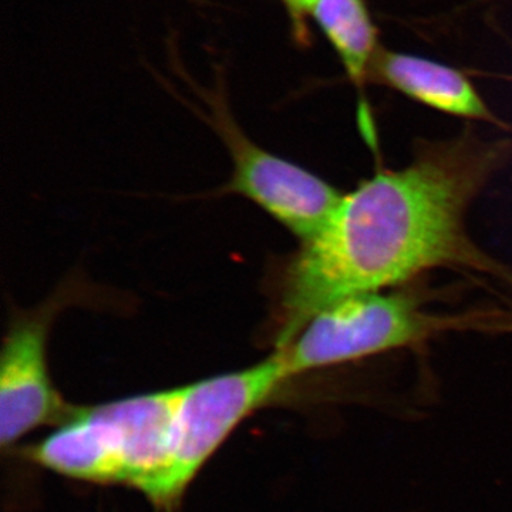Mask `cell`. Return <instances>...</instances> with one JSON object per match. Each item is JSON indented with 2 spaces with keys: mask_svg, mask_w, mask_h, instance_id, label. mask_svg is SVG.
Returning a JSON list of instances; mask_svg holds the SVG:
<instances>
[{
  "mask_svg": "<svg viewBox=\"0 0 512 512\" xmlns=\"http://www.w3.org/2000/svg\"><path fill=\"white\" fill-rule=\"evenodd\" d=\"M478 332L512 333V306L505 309H483Z\"/></svg>",
  "mask_w": 512,
  "mask_h": 512,
  "instance_id": "obj_8",
  "label": "cell"
},
{
  "mask_svg": "<svg viewBox=\"0 0 512 512\" xmlns=\"http://www.w3.org/2000/svg\"><path fill=\"white\" fill-rule=\"evenodd\" d=\"M311 15L338 53L350 82L362 93L382 49L366 0H318Z\"/></svg>",
  "mask_w": 512,
  "mask_h": 512,
  "instance_id": "obj_7",
  "label": "cell"
},
{
  "mask_svg": "<svg viewBox=\"0 0 512 512\" xmlns=\"http://www.w3.org/2000/svg\"><path fill=\"white\" fill-rule=\"evenodd\" d=\"M84 286L69 281L32 309H16L0 357V444L12 447L30 431L62 424L76 407L64 402L49 373L47 343L59 313L82 298Z\"/></svg>",
  "mask_w": 512,
  "mask_h": 512,
  "instance_id": "obj_5",
  "label": "cell"
},
{
  "mask_svg": "<svg viewBox=\"0 0 512 512\" xmlns=\"http://www.w3.org/2000/svg\"><path fill=\"white\" fill-rule=\"evenodd\" d=\"M470 328L471 312L433 313L410 292L360 293L323 309L288 345L275 350L293 379Z\"/></svg>",
  "mask_w": 512,
  "mask_h": 512,
  "instance_id": "obj_2",
  "label": "cell"
},
{
  "mask_svg": "<svg viewBox=\"0 0 512 512\" xmlns=\"http://www.w3.org/2000/svg\"><path fill=\"white\" fill-rule=\"evenodd\" d=\"M507 141L476 134L417 148L412 163L380 171L343 194L328 222L286 262L275 305V348L323 309L387 291L437 268L494 276L512 272L470 237L471 204L510 158Z\"/></svg>",
  "mask_w": 512,
  "mask_h": 512,
  "instance_id": "obj_1",
  "label": "cell"
},
{
  "mask_svg": "<svg viewBox=\"0 0 512 512\" xmlns=\"http://www.w3.org/2000/svg\"><path fill=\"white\" fill-rule=\"evenodd\" d=\"M208 104V121L232 161L231 178L221 192L251 201L301 242L313 237L338 207L342 192L312 171L258 146L238 127L217 94Z\"/></svg>",
  "mask_w": 512,
  "mask_h": 512,
  "instance_id": "obj_4",
  "label": "cell"
},
{
  "mask_svg": "<svg viewBox=\"0 0 512 512\" xmlns=\"http://www.w3.org/2000/svg\"><path fill=\"white\" fill-rule=\"evenodd\" d=\"M282 2L288 10L289 16H291L296 40L306 42L308 29H306L305 18L306 15H311L313 6L318 0H282Z\"/></svg>",
  "mask_w": 512,
  "mask_h": 512,
  "instance_id": "obj_9",
  "label": "cell"
},
{
  "mask_svg": "<svg viewBox=\"0 0 512 512\" xmlns=\"http://www.w3.org/2000/svg\"><path fill=\"white\" fill-rule=\"evenodd\" d=\"M370 82L384 84L441 113L505 128L466 74L436 60L380 49Z\"/></svg>",
  "mask_w": 512,
  "mask_h": 512,
  "instance_id": "obj_6",
  "label": "cell"
},
{
  "mask_svg": "<svg viewBox=\"0 0 512 512\" xmlns=\"http://www.w3.org/2000/svg\"><path fill=\"white\" fill-rule=\"evenodd\" d=\"M278 350L251 367L181 386L170 460L164 476L147 495L171 508L188 484L245 417L289 382Z\"/></svg>",
  "mask_w": 512,
  "mask_h": 512,
  "instance_id": "obj_3",
  "label": "cell"
}]
</instances>
